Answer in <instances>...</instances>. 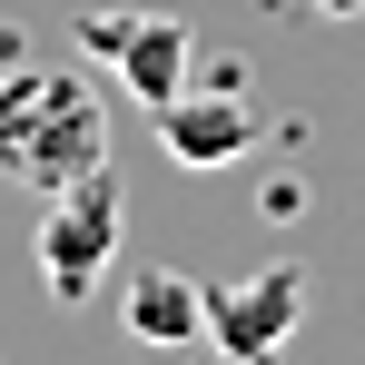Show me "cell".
<instances>
[{
	"mask_svg": "<svg viewBox=\"0 0 365 365\" xmlns=\"http://www.w3.org/2000/svg\"><path fill=\"white\" fill-rule=\"evenodd\" d=\"M89 168H109V99L79 69H10L0 79V178L50 197Z\"/></svg>",
	"mask_w": 365,
	"mask_h": 365,
	"instance_id": "6da1fadb",
	"label": "cell"
},
{
	"mask_svg": "<svg viewBox=\"0 0 365 365\" xmlns=\"http://www.w3.org/2000/svg\"><path fill=\"white\" fill-rule=\"evenodd\" d=\"M128 237V197L109 168H89V178H69L40 197V237H30V257H40V287L60 306H89L99 297V277H109V257H119Z\"/></svg>",
	"mask_w": 365,
	"mask_h": 365,
	"instance_id": "7a4b0ae2",
	"label": "cell"
},
{
	"mask_svg": "<svg viewBox=\"0 0 365 365\" xmlns=\"http://www.w3.org/2000/svg\"><path fill=\"white\" fill-rule=\"evenodd\" d=\"M79 40H89V60L119 69V89L138 99V109L178 99L187 69H197V30H187L178 10H89V20H79Z\"/></svg>",
	"mask_w": 365,
	"mask_h": 365,
	"instance_id": "3957f363",
	"label": "cell"
},
{
	"mask_svg": "<svg viewBox=\"0 0 365 365\" xmlns=\"http://www.w3.org/2000/svg\"><path fill=\"white\" fill-rule=\"evenodd\" d=\"M297 326H306V267H287V257L257 267V277L207 287V346L227 365H277Z\"/></svg>",
	"mask_w": 365,
	"mask_h": 365,
	"instance_id": "277c9868",
	"label": "cell"
},
{
	"mask_svg": "<svg viewBox=\"0 0 365 365\" xmlns=\"http://www.w3.org/2000/svg\"><path fill=\"white\" fill-rule=\"evenodd\" d=\"M148 119H158V148H168L178 168H237L247 148H257V109H247V79H237V69H217L207 89L158 99Z\"/></svg>",
	"mask_w": 365,
	"mask_h": 365,
	"instance_id": "5b68a950",
	"label": "cell"
},
{
	"mask_svg": "<svg viewBox=\"0 0 365 365\" xmlns=\"http://www.w3.org/2000/svg\"><path fill=\"white\" fill-rule=\"evenodd\" d=\"M128 336L138 346H197L207 336V287L178 267H138L128 277Z\"/></svg>",
	"mask_w": 365,
	"mask_h": 365,
	"instance_id": "8992f818",
	"label": "cell"
},
{
	"mask_svg": "<svg viewBox=\"0 0 365 365\" xmlns=\"http://www.w3.org/2000/svg\"><path fill=\"white\" fill-rule=\"evenodd\" d=\"M316 10H326V20H346V10H365V0H316Z\"/></svg>",
	"mask_w": 365,
	"mask_h": 365,
	"instance_id": "52a82bcc",
	"label": "cell"
}]
</instances>
